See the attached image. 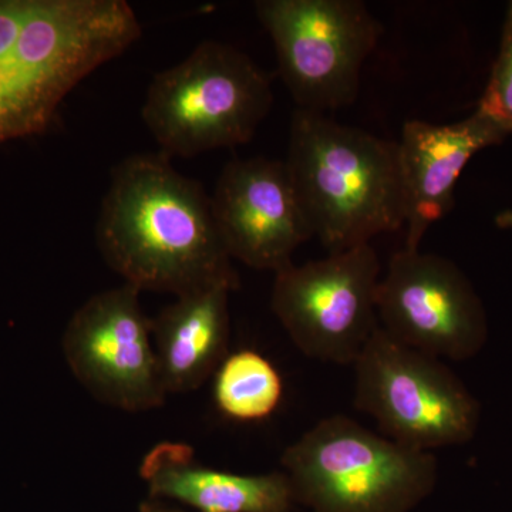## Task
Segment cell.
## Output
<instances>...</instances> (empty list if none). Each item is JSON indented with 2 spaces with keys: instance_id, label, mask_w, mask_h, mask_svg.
<instances>
[{
  "instance_id": "6da1fadb",
  "label": "cell",
  "mask_w": 512,
  "mask_h": 512,
  "mask_svg": "<svg viewBox=\"0 0 512 512\" xmlns=\"http://www.w3.org/2000/svg\"><path fill=\"white\" fill-rule=\"evenodd\" d=\"M96 241L106 264L140 292L178 298L239 288L210 195L161 151L134 154L114 168Z\"/></svg>"
},
{
  "instance_id": "2e32d148",
  "label": "cell",
  "mask_w": 512,
  "mask_h": 512,
  "mask_svg": "<svg viewBox=\"0 0 512 512\" xmlns=\"http://www.w3.org/2000/svg\"><path fill=\"white\" fill-rule=\"evenodd\" d=\"M477 111L503 130L507 136L512 133V12L510 9L504 23L500 52L495 60L490 82L478 103Z\"/></svg>"
},
{
  "instance_id": "7c38bea8",
  "label": "cell",
  "mask_w": 512,
  "mask_h": 512,
  "mask_svg": "<svg viewBox=\"0 0 512 512\" xmlns=\"http://www.w3.org/2000/svg\"><path fill=\"white\" fill-rule=\"evenodd\" d=\"M507 137L480 111L457 123L437 126L410 120L397 141L404 200L406 249L417 251L421 239L453 210L458 178L478 151Z\"/></svg>"
},
{
  "instance_id": "9c48e42d",
  "label": "cell",
  "mask_w": 512,
  "mask_h": 512,
  "mask_svg": "<svg viewBox=\"0 0 512 512\" xmlns=\"http://www.w3.org/2000/svg\"><path fill=\"white\" fill-rule=\"evenodd\" d=\"M140 291L124 284L93 295L67 323L63 352L77 382L97 402L128 413L167 399Z\"/></svg>"
},
{
  "instance_id": "52a82bcc",
  "label": "cell",
  "mask_w": 512,
  "mask_h": 512,
  "mask_svg": "<svg viewBox=\"0 0 512 512\" xmlns=\"http://www.w3.org/2000/svg\"><path fill=\"white\" fill-rule=\"evenodd\" d=\"M278 70L298 109L326 113L356 100L383 26L359 0H258Z\"/></svg>"
},
{
  "instance_id": "9a60e30c",
  "label": "cell",
  "mask_w": 512,
  "mask_h": 512,
  "mask_svg": "<svg viewBox=\"0 0 512 512\" xmlns=\"http://www.w3.org/2000/svg\"><path fill=\"white\" fill-rule=\"evenodd\" d=\"M212 377L215 407L222 416L238 423L269 419L284 400L281 373L256 350L228 353Z\"/></svg>"
},
{
  "instance_id": "7a4b0ae2",
  "label": "cell",
  "mask_w": 512,
  "mask_h": 512,
  "mask_svg": "<svg viewBox=\"0 0 512 512\" xmlns=\"http://www.w3.org/2000/svg\"><path fill=\"white\" fill-rule=\"evenodd\" d=\"M140 37L126 0H0V144L45 133L67 94Z\"/></svg>"
},
{
  "instance_id": "5bb4252c",
  "label": "cell",
  "mask_w": 512,
  "mask_h": 512,
  "mask_svg": "<svg viewBox=\"0 0 512 512\" xmlns=\"http://www.w3.org/2000/svg\"><path fill=\"white\" fill-rule=\"evenodd\" d=\"M229 289L178 296L151 319L158 369L167 394L200 389L228 355Z\"/></svg>"
},
{
  "instance_id": "8fae6325",
  "label": "cell",
  "mask_w": 512,
  "mask_h": 512,
  "mask_svg": "<svg viewBox=\"0 0 512 512\" xmlns=\"http://www.w3.org/2000/svg\"><path fill=\"white\" fill-rule=\"evenodd\" d=\"M211 207L228 254L256 271H282L293 264V252L313 238L285 161H229Z\"/></svg>"
},
{
  "instance_id": "277c9868",
  "label": "cell",
  "mask_w": 512,
  "mask_h": 512,
  "mask_svg": "<svg viewBox=\"0 0 512 512\" xmlns=\"http://www.w3.org/2000/svg\"><path fill=\"white\" fill-rule=\"evenodd\" d=\"M296 503L312 512H412L437 481V458L348 416L318 421L281 458Z\"/></svg>"
},
{
  "instance_id": "3957f363",
  "label": "cell",
  "mask_w": 512,
  "mask_h": 512,
  "mask_svg": "<svg viewBox=\"0 0 512 512\" xmlns=\"http://www.w3.org/2000/svg\"><path fill=\"white\" fill-rule=\"evenodd\" d=\"M285 164L313 237L329 254L404 227L397 141L296 109Z\"/></svg>"
},
{
  "instance_id": "d6986e66",
  "label": "cell",
  "mask_w": 512,
  "mask_h": 512,
  "mask_svg": "<svg viewBox=\"0 0 512 512\" xmlns=\"http://www.w3.org/2000/svg\"><path fill=\"white\" fill-rule=\"evenodd\" d=\"M510 10H511V12H512V3H511V5H510Z\"/></svg>"
},
{
  "instance_id": "30bf717a",
  "label": "cell",
  "mask_w": 512,
  "mask_h": 512,
  "mask_svg": "<svg viewBox=\"0 0 512 512\" xmlns=\"http://www.w3.org/2000/svg\"><path fill=\"white\" fill-rule=\"evenodd\" d=\"M380 328L437 359H470L487 339L480 299L453 262L420 249L392 256L376 295Z\"/></svg>"
},
{
  "instance_id": "4fadbf2b",
  "label": "cell",
  "mask_w": 512,
  "mask_h": 512,
  "mask_svg": "<svg viewBox=\"0 0 512 512\" xmlns=\"http://www.w3.org/2000/svg\"><path fill=\"white\" fill-rule=\"evenodd\" d=\"M140 477L153 498H168L200 512H292L296 498L284 471L237 474L201 463L188 444L163 441L151 448Z\"/></svg>"
},
{
  "instance_id": "ac0fdd59",
  "label": "cell",
  "mask_w": 512,
  "mask_h": 512,
  "mask_svg": "<svg viewBox=\"0 0 512 512\" xmlns=\"http://www.w3.org/2000/svg\"><path fill=\"white\" fill-rule=\"evenodd\" d=\"M495 224L500 228L512 229V211H503L495 218Z\"/></svg>"
},
{
  "instance_id": "8992f818",
  "label": "cell",
  "mask_w": 512,
  "mask_h": 512,
  "mask_svg": "<svg viewBox=\"0 0 512 512\" xmlns=\"http://www.w3.org/2000/svg\"><path fill=\"white\" fill-rule=\"evenodd\" d=\"M355 367V406L383 436L433 453L473 439L480 406L440 359L409 348L377 328Z\"/></svg>"
},
{
  "instance_id": "5b68a950",
  "label": "cell",
  "mask_w": 512,
  "mask_h": 512,
  "mask_svg": "<svg viewBox=\"0 0 512 512\" xmlns=\"http://www.w3.org/2000/svg\"><path fill=\"white\" fill-rule=\"evenodd\" d=\"M272 104L264 69L234 46L204 40L154 76L141 114L161 153L188 158L247 144Z\"/></svg>"
},
{
  "instance_id": "e0dca14e",
  "label": "cell",
  "mask_w": 512,
  "mask_h": 512,
  "mask_svg": "<svg viewBox=\"0 0 512 512\" xmlns=\"http://www.w3.org/2000/svg\"><path fill=\"white\" fill-rule=\"evenodd\" d=\"M141 512H183L173 510V508L165 507V505L160 503H154V501H147L140 507Z\"/></svg>"
},
{
  "instance_id": "ba28073f",
  "label": "cell",
  "mask_w": 512,
  "mask_h": 512,
  "mask_svg": "<svg viewBox=\"0 0 512 512\" xmlns=\"http://www.w3.org/2000/svg\"><path fill=\"white\" fill-rule=\"evenodd\" d=\"M380 261L372 244L276 272L271 309L303 355L353 365L379 328Z\"/></svg>"
}]
</instances>
